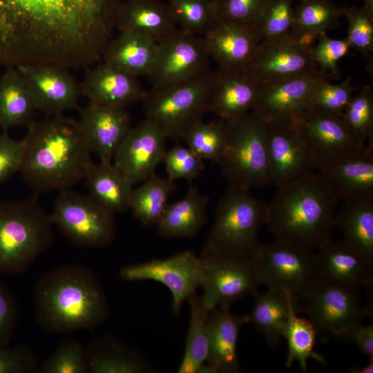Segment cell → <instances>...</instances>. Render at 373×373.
Returning a JSON list of instances; mask_svg holds the SVG:
<instances>
[{
	"mask_svg": "<svg viewBox=\"0 0 373 373\" xmlns=\"http://www.w3.org/2000/svg\"><path fill=\"white\" fill-rule=\"evenodd\" d=\"M118 0H0V67L97 64L111 40Z\"/></svg>",
	"mask_w": 373,
	"mask_h": 373,
	"instance_id": "obj_1",
	"label": "cell"
},
{
	"mask_svg": "<svg viewBox=\"0 0 373 373\" xmlns=\"http://www.w3.org/2000/svg\"><path fill=\"white\" fill-rule=\"evenodd\" d=\"M27 128L19 172L35 195L69 189L84 180L93 162L77 120L48 115Z\"/></svg>",
	"mask_w": 373,
	"mask_h": 373,
	"instance_id": "obj_2",
	"label": "cell"
},
{
	"mask_svg": "<svg viewBox=\"0 0 373 373\" xmlns=\"http://www.w3.org/2000/svg\"><path fill=\"white\" fill-rule=\"evenodd\" d=\"M38 324L46 332L90 330L108 317V303L93 271L79 265L55 268L38 280L34 293Z\"/></svg>",
	"mask_w": 373,
	"mask_h": 373,
	"instance_id": "obj_3",
	"label": "cell"
},
{
	"mask_svg": "<svg viewBox=\"0 0 373 373\" xmlns=\"http://www.w3.org/2000/svg\"><path fill=\"white\" fill-rule=\"evenodd\" d=\"M278 189L266 224L274 241L313 250L332 239L338 200L318 173Z\"/></svg>",
	"mask_w": 373,
	"mask_h": 373,
	"instance_id": "obj_4",
	"label": "cell"
},
{
	"mask_svg": "<svg viewBox=\"0 0 373 373\" xmlns=\"http://www.w3.org/2000/svg\"><path fill=\"white\" fill-rule=\"evenodd\" d=\"M37 195L0 200V274L26 271L53 240V224Z\"/></svg>",
	"mask_w": 373,
	"mask_h": 373,
	"instance_id": "obj_5",
	"label": "cell"
},
{
	"mask_svg": "<svg viewBox=\"0 0 373 373\" xmlns=\"http://www.w3.org/2000/svg\"><path fill=\"white\" fill-rule=\"evenodd\" d=\"M267 213L268 204L251 195L249 190L229 186L219 201L201 254L251 257Z\"/></svg>",
	"mask_w": 373,
	"mask_h": 373,
	"instance_id": "obj_6",
	"label": "cell"
},
{
	"mask_svg": "<svg viewBox=\"0 0 373 373\" xmlns=\"http://www.w3.org/2000/svg\"><path fill=\"white\" fill-rule=\"evenodd\" d=\"M227 123L226 146L218 163L228 185L250 190L272 183L265 122L251 111Z\"/></svg>",
	"mask_w": 373,
	"mask_h": 373,
	"instance_id": "obj_7",
	"label": "cell"
},
{
	"mask_svg": "<svg viewBox=\"0 0 373 373\" xmlns=\"http://www.w3.org/2000/svg\"><path fill=\"white\" fill-rule=\"evenodd\" d=\"M215 79L211 69L184 82L146 91L142 101L146 118L167 139L180 141L184 131L209 112Z\"/></svg>",
	"mask_w": 373,
	"mask_h": 373,
	"instance_id": "obj_8",
	"label": "cell"
},
{
	"mask_svg": "<svg viewBox=\"0 0 373 373\" xmlns=\"http://www.w3.org/2000/svg\"><path fill=\"white\" fill-rule=\"evenodd\" d=\"M260 285L289 294L294 303L321 278L312 250L274 241L259 242L251 255Z\"/></svg>",
	"mask_w": 373,
	"mask_h": 373,
	"instance_id": "obj_9",
	"label": "cell"
},
{
	"mask_svg": "<svg viewBox=\"0 0 373 373\" xmlns=\"http://www.w3.org/2000/svg\"><path fill=\"white\" fill-rule=\"evenodd\" d=\"M361 298L359 289L320 278L294 305L297 313L306 315L318 332L343 338L370 314Z\"/></svg>",
	"mask_w": 373,
	"mask_h": 373,
	"instance_id": "obj_10",
	"label": "cell"
},
{
	"mask_svg": "<svg viewBox=\"0 0 373 373\" xmlns=\"http://www.w3.org/2000/svg\"><path fill=\"white\" fill-rule=\"evenodd\" d=\"M53 225L73 244L86 248L104 247L116 232L115 213L89 195L60 191L50 214Z\"/></svg>",
	"mask_w": 373,
	"mask_h": 373,
	"instance_id": "obj_11",
	"label": "cell"
},
{
	"mask_svg": "<svg viewBox=\"0 0 373 373\" xmlns=\"http://www.w3.org/2000/svg\"><path fill=\"white\" fill-rule=\"evenodd\" d=\"M201 295L206 307L230 308L260 285L251 257L220 253L201 254Z\"/></svg>",
	"mask_w": 373,
	"mask_h": 373,
	"instance_id": "obj_12",
	"label": "cell"
},
{
	"mask_svg": "<svg viewBox=\"0 0 373 373\" xmlns=\"http://www.w3.org/2000/svg\"><path fill=\"white\" fill-rule=\"evenodd\" d=\"M291 122L314 158L316 168L367 147L341 117L307 107Z\"/></svg>",
	"mask_w": 373,
	"mask_h": 373,
	"instance_id": "obj_13",
	"label": "cell"
},
{
	"mask_svg": "<svg viewBox=\"0 0 373 373\" xmlns=\"http://www.w3.org/2000/svg\"><path fill=\"white\" fill-rule=\"evenodd\" d=\"M202 260L192 251H184L165 259L125 265L119 271L127 282L151 280L166 286L172 294V312L180 313L183 304L200 287Z\"/></svg>",
	"mask_w": 373,
	"mask_h": 373,
	"instance_id": "obj_14",
	"label": "cell"
},
{
	"mask_svg": "<svg viewBox=\"0 0 373 373\" xmlns=\"http://www.w3.org/2000/svg\"><path fill=\"white\" fill-rule=\"evenodd\" d=\"M210 57L202 36L180 28L157 44L149 75L153 88L186 81L209 70Z\"/></svg>",
	"mask_w": 373,
	"mask_h": 373,
	"instance_id": "obj_15",
	"label": "cell"
},
{
	"mask_svg": "<svg viewBox=\"0 0 373 373\" xmlns=\"http://www.w3.org/2000/svg\"><path fill=\"white\" fill-rule=\"evenodd\" d=\"M271 182L278 188L297 182L316 170V163L294 124L265 122Z\"/></svg>",
	"mask_w": 373,
	"mask_h": 373,
	"instance_id": "obj_16",
	"label": "cell"
},
{
	"mask_svg": "<svg viewBox=\"0 0 373 373\" xmlns=\"http://www.w3.org/2000/svg\"><path fill=\"white\" fill-rule=\"evenodd\" d=\"M17 68L23 76L37 111L56 115L77 108L82 95L81 86L68 68L47 63L29 64Z\"/></svg>",
	"mask_w": 373,
	"mask_h": 373,
	"instance_id": "obj_17",
	"label": "cell"
},
{
	"mask_svg": "<svg viewBox=\"0 0 373 373\" xmlns=\"http://www.w3.org/2000/svg\"><path fill=\"white\" fill-rule=\"evenodd\" d=\"M312 49L296 43L291 35L262 41L247 70L260 86L309 73L318 69Z\"/></svg>",
	"mask_w": 373,
	"mask_h": 373,
	"instance_id": "obj_18",
	"label": "cell"
},
{
	"mask_svg": "<svg viewBox=\"0 0 373 373\" xmlns=\"http://www.w3.org/2000/svg\"><path fill=\"white\" fill-rule=\"evenodd\" d=\"M167 138L145 118L132 127L113 157L114 165L134 185L155 173L166 151Z\"/></svg>",
	"mask_w": 373,
	"mask_h": 373,
	"instance_id": "obj_19",
	"label": "cell"
},
{
	"mask_svg": "<svg viewBox=\"0 0 373 373\" xmlns=\"http://www.w3.org/2000/svg\"><path fill=\"white\" fill-rule=\"evenodd\" d=\"M330 79L319 69L261 86L253 110L265 122H290L306 108L316 88Z\"/></svg>",
	"mask_w": 373,
	"mask_h": 373,
	"instance_id": "obj_20",
	"label": "cell"
},
{
	"mask_svg": "<svg viewBox=\"0 0 373 373\" xmlns=\"http://www.w3.org/2000/svg\"><path fill=\"white\" fill-rule=\"evenodd\" d=\"M338 201L373 200V148L316 168Z\"/></svg>",
	"mask_w": 373,
	"mask_h": 373,
	"instance_id": "obj_21",
	"label": "cell"
},
{
	"mask_svg": "<svg viewBox=\"0 0 373 373\" xmlns=\"http://www.w3.org/2000/svg\"><path fill=\"white\" fill-rule=\"evenodd\" d=\"M80 86L88 103L116 108L142 102L146 93L138 77L103 61L89 67Z\"/></svg>",
	"mask_w": 373,
	"mask_h": 373,
	"instance_id": "obj_22",
	"label": "cell"
},
{
	"mask_svg": "<svg viewBox=\"0 0 373 373\" xmlns=\"http://www.w3.org/2000/svg\"><path fill=\"white\" fill-rule=\"evenodd\" d=\"M78 121L91 151L99 162H111L132 128L126 108H116L88 103L81 110Z\"/></svg>",
	"mask_w": 373,
	"mask_h": 373,
	"instance_id": "obj_23",
	"label": "cell"
},
{
	"mask_svg": "<svg viewBox=\"0 0 373 373\" xmlns=\"http://www.w3.org/2000/svg\"><path fill=\"white\" fill-rule=\"evenodd\" d=\"M202 37L218 70L247 69L260 43L254 26L219 19Z\"/></svg>",
	"mask_w": 373,
	"mask_h": 373,
	"instance_id": "obj_24",
	"label": "cell"
},
{
	"mask_svg": "<svg viewBox=\"0 0 373 373\" xmlns=\"http://www.w3.org/2000/svg\"><path fill=\"white\" fill-rule=\"evenodd\" d=\"M321 279L334 284L372 290L373 263L343 240L332 239L316 254Z\"/></svg>",
	"mask_w": 373,
	"mask_h": 373,
	"instance_id": "obj_25",
	"label": "cell"
},
{
	"mask_svg": "<svg viewBox=\"0 0 373 373\" xmlns=\"http://www.w3.org/2000/svg\"><path fill=\"white\" fill-rule=\"evenodd\" d=\"M261 86L247 69L215 70L209 112L229 122L253 111Z\"/></svg>",
	"mask_w": 373,
	"mask_h": 373,
	"instance_id": "obj_26",
	"label": "cell"
},
{
	"mask_svg": "<svg viewBox=\"0 0 373 373\" xmlns=\"http://www.w3.org/2000/svg\"><path fill=\"white\" fill-rule=\"evenodd\" d=\"M115 27L137 33L159 44L179 28L167 5L159 0H126L118 3Z\"/></svg>",
	"mask_w": 373,
	"mask_h": 373,
	"instance_id": "obj_27",
	"label": "cell"
},
{
	"mask_svg": "<svg viewBox=\"0 0 373 373\" xmlns=\"http://www.w3.org/2000/svg\"><path fill=\"white\" fill-rule=\"evenodd\" d=\"M246 316L232 314L229 308L215 307L210 310L209 325V354L206 362L218 373H238L242 368L237 354V343Z\"/></svg>",
	"mask_w": 373,
	"mask_h": 373,
	"instance_id": "obj_28",
	"label": "cell"
},
{
	"mask_svg": "<svg viewBox=\"0 0 373 373\" xmlns=\"http://www.w3.org/2000/svg\"><path fill=\"white\" fill-rule=\"evenodd\" d=\"M89 373H149L154 368L136 350L109 335L85 348Z\"/></svg>",
	"mask_w": 373,
	"mask_h": 373,
	"instance_id": "obj_29",
	"label": "cell"
},
{
	"mask_svg": "<svg viewBox=\"0 0 373 373\" xmlns=\"http://www.w3.org/2000/svg\"><path fill=\"white\" fill-rule=\"evenodd\" d=\"M209 198L190 182L186 195L167 205L157 223V232L164 238H189L206 224Z\"/></svg>",
	"mask_w": 373,
	"mask_h": 373,
	"instance_id": "obj_30",
	"label": "cell"
},
{
	"mask_svg": "<svg viewBox=\"0 0 373 373\" xmlns=\"http://www.w3.org/2000/svg\"><path fill=\"white\" fill-rule=\"evenodd\" d=\"M157 43L131 32H119L111 39L102 61L136 77L149 76L153 68Z\"/></svg>",
	"mask_w": 373,
	"mask_h": 373,
	"instance_id": "obj_31",
	"label": "cell"
},
{
	"mask_svg": "<svg viewBox=\"0 0 373 373\" xmlns=\"http://www.w3.org/2000/svg\"><path fill=\"white\" fill-rule=\"evenodd\" d=\"M89 195L113 213L130 209L133 184L112 162L93 164L84 178Z\"/></svg>",
	"mask_w": 373,
	"mask_h": 373,
	"instance_id": "obj_32",
	"label": "cell"
},
{
	"mask_svg": "<svg viewBox=\"0 0 373 373\" xmlns=\"http://www.w3.org/2000/svg\"><path fill=\"white\" fill-rule=\"evenodd\" d=\"M36 111L21 71L17 67L8 68L0 78V129L27 126Z\"/></svg>",
	"mask_w": 373,
	"mask_h": 373,
	"instance_id": "obj_33",
	"label": "cell"
},
{
	"mask_svg": "<svg viewBox=\"0 0 373 373\" xmlns=\"http://www.w3.org/2000/svg\"><path fill=\"white\" fill-rule=\"evenodd\" d=\"M254 305L246 316V323H251L262 332L269 345L276 346L287 321L292 297L287 293L268 288L264 293L255 291Z\"/></svg>",
	"mask_w": 373,
	"mask_h": 373,
	"instance_id": "obj_34",
	"label": "cell"
},
{
	"mask_svg": "<svg viewBox=\"0 0 373 373\" xmlns=\"http://www.w3.org/2000/svg\"><path fill=\"white\" fill-rule=\"evenodd\" d=\"M334 224L343 240L373 263V200L344 202Z\"/></svg>",
	"mask_w": 373,
	"mask_h": 373,
	"instance_id": "obj_35",
	"label": "cell"
},
{
	"mask_svg": "<svg viewBox=\"0 0 373 373\" xmlns=\"http://www.w3.org/2000/svg\"><path fill=\"white\" fill-rule=\"evenodd\" d=\"M175 189L174 181L155 173L140 186L133 188L130 210L143 225L157 224L169 204V195Z\"/></svg>",
	"mask_w": 373,
	"mask_h": 373,
	"instance_id": "obj_36",
	"label": "cell"
},
{
	"mask_svg": "<svg viewBox=\"0 0 373 373\" xmlns=\"http://www.w3.org/2000/svg\"><path fill=\"white\" fill-rule=\"evenodd\" d=\"M191 316L186 338L185 349L178 373H196L207 361L209 354V325L210 310L202 298L195 294L188 300Z\"/></svg>",
	"mask_w": 373,
	"mask_h": 373,
	"instance_id": "obj_37",
	"label": "cell"
},
{
	"mask_svg": "<svg viewBox=\"0 0 373 373\" xmlns=\"http://www.w3.org/2000/svg\"><path fill=\"white\" fill-rule=\"evenodd\" d=\"M317 333L315 327L308 318L298 315L293 300L281 332L282 337L286 339L288 345L285 361L287 367L297 361L302 371L307 372V361L310 357L323 364L325 363V359L314 351Z\"/></svg>",
	"mask_w": 373,
	"mask_h": 373,
	"instance_id": "obj_38",
	"label": "cell"
},
{
	"mask_svg": "<svg viewBox=\"0 0 373 373\" xmlns=\"http://www.w3.org/2000/svg\"><path fill=\"white\" fill-rule=\"evenodd\" d=\"M227 123L220 119H200L182 133L180 140L203 160L218 162L227 142Z\"/></svg>",
	"mask_w": 373,
	"mask_h": 373,
	"instance_id": "obj_39",
	"label": "cell"
},
{
	"mask_svg": "<svg viewBox=\"0 0 373 373\" xmlns=\"http://www.w3.org/2000/svg\"><path fill=\"white\" fill-rule=\"evenodd\" d=\"M343 15V7H337L330 0H300L294 9L290 33L326 32L338 26Z\"/></svg>",
	"mask_w": 373,
	"mask_h": 373,
	"instance_id": "obj_40",
	"label": "cell"
},
{
	"mask_svg": "<svg viewBox=\"0 0 373 373\" xmlns=\"http://www.w3.org/2000/svg\"><path fill=\"white\" fill-rule=\"evenodd\" d=\"M178 28L202 36L217 21L213 0H169L166 3Z\"/></svg>",
	"mask_w": 373,
	"mask_h": 373,
	"instance_id": "obj_41",
	"label": "cell"
},
{
	"mask_svg": "<svg viewBox=\"0 0 373 373\" xmlns=\"http://www.w3.org/2000/svg\"><path fill=\"white\" fill-rule=\"evenodd\" d=\"M345 124L366 144L373 147V94L364 85L352 96L341 116Z\"/></svg>",
	"mask_w": 373,
	"mask_h": 373,
	"instance_id": "obj_42",
	"label": "cell"
},
{
	"mask_svg": "<svg viewBox=\"0 0 373 373\" xmlns=\"http://www.w3.org/2000/svg\"><path fill=\"white\" fill-rule=\"evenodd\" d=\"M293 0H272L254 28L260 41L286 37L290 35L294 19Z\"/></svg>",
	"mask_w": 373,
	"mask_h": 373,
	"instance_id": "obj_43",
	"label": "cell"
},
{
	"mask_svg": "<svg viewBox=\"0 0 373 373\" xmlns=\"http://www.w3.org/2000/svg\"><path fill=\"white\" fill-rule=\"evenodd\" d=\"M39 373H87L85 348L73 339H66L37 367Z\"/></svg>",
	"mask_w": 373,
	"mask_h": 373,
	"instance_id": "obj_44",
	"label": "cell"
},
{
	"mask_svg": "<svg viewBox=\"0 0 373 373\" xmlns=\"http://www.w3.org/2000/svg\"><path fill=\"white\" fill-rule=\"evenodd\" d=\"M356 89L351 77L339 84H332L330 79L325 80L316 88L307 107L341 117Z\"/></svg>",
	"mask_w": 373,
	"mask_h": 373,
	"instance_id": "obj_45",
	"label": "cell"
},
{
	"mask_svg": "<svg viewBox=\"0 0 373 373\" xmlns=\"http://www.w3.org/2000/svg\"><path fill=\"white\" fill-rule=\"evenodd\" d=\"M162 162L165 165L167 178L174 182L182 179L192 182L204 168V160L179 141L166 151Z\"/></svg>",
	"mask_w": 373,
	"mask_h": 373,
	"instance_id": "obj_46",
	"label": "cell"
},
{
	"mask_svg": "<svg viewBox=\"0 0 373 373\" xmlns=\"http://www.w3.org/2000/svg\"><path fill=\"white\" fill-rule=\"evenodd\" d=\"M348 23L347 39L351 48L369 56L373 51V17L361 6L343 7Z\"/></svg>",
	"mask_w": 373,
	"mask_h": 373,
	"instance_id": "obj_47",
	"label": "cell"
},
{
	"mask_svg": "<svg viewBox=\"0 0 373 373\" xmlns=\"http://www.w3.org/2000/svg\"><path fill=\"white\" fill-rule=\"evenodd\" d=\"M217 19L255 26L272 0H213Z\"/></svg>",
	"mask_w": 373,
	"mask_h": 373,
	"instance_id": "obj_48",
	"label": "cell"
},
{
	"mask_svg": "<svg viewBox=\"0 0 373 373\" xmlns=\"http://www.w3.org/2000/svg\"><path fill=\"white\" fill-rule=\"evenodd\" d=\"M350 49L347 38L332 39L326 32H322L313 47L312 55L318 69L329 77L336 79L340 77L338 63L349 53Z\"/></svg>",
	"mask_w": 373,
	"mask_h": 373,
	"instance_id": "obj_49",
	"label": "cell"
},
{
	"mask_svg": "<svg viewBox=\"0 0 373 373\" xmlns=\"http://www.w3.org/2000/svg\"><path fill=\"white\" fill-rule=\"evenodd\" d=\"M37 368L36 357L29 348L0 344V373H29Z\"/></svg>",
	"mask_w": 373,
	"mask_h": 373,
	"instance_id": "obj_50",
	"label": "cell"
},
{
	"mask_svg": "<svg viewBox=\"0 0 373 373\" xmlns=\"http://www.w3.org/2000/svg\"><path fill=\"white\" fill-rule=\"evenodd\" d=\"M23 141L0 133V184L19 172L23 155Z\"/></svg>",
	"mask_w": 373,
	"mask_h": 373,
	"instance_id": "obj_51",
	"label": "cell"
},
{
	"mask_svg": "<svg viewBox=\"0 0 373 373\" xmlns=\"http://www.w3.org/2000/svg\"><path fill=\"white\" fill-rule=\"evenodd\" d=\"M18 318L17 303L0 282V344H10Z\"/></svg>",
	"mask_w": 373,
	"mask_h": 373,
	"instance_id": "obj_52",
	"label": "cell"
},
{
	"mask_svg": "<svg viewBox=\"0 0 373 373\" xmlns=\"http://www.w3.org/2000/svg\"><path fill=\"white\" fill-rule=\"evenodd\" d=\"M351 340L360 350L361 354L373 361V325L360 323L352 327L343 336Z\"/></svg>",
	"mask_w": 373,
	"mask_h": 373,
	"instance_id": "obj_53",
	"label": "cell"
},
{
	"mask_svg": "<svg viewBox=\"0 0 373 373\" xmlns=\"http://www.w3.org/2000/svg\"><path fill=\"white\" fill-rule=\"evenodd\" d=\"M350 373H372L373 372V361L368 360L367 364L363 367L357 366H352L347 371Z\"/></svg>",
	"mask_w": 373,
	"mask_h": 373,
	"instance_id": "obj_54",
	"label": "cell"
},
{
	"mask_svg": "<svg viewBox=\"0 0 373 373\" xmlns=\"http://www.w3.org/2000/svg\"><path fill=\"white\" fill-rule=\"evenodd\" d=\"M363 6L362 7L373 17V0H363Z\"/></svg>",
	"mask_w": 373,
	"mask_h": 373,
	"instance_id": "obj_55",
	"label": "cell"
}]
</instances>
